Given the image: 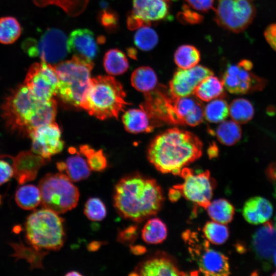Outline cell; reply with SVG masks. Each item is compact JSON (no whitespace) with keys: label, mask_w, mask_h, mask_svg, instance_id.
<instances>
[{"label":"cell","mask_w":276,"mask_h":276,"mask_svg":"<svg viewBox=\"0 0 276 276\" xmlns=\"http://www.w3.org/2000/svg\"><path fill=\"white\" fill-rule=\"evenodd\" d=\"M1 109L7 128L29 137L36 128L54 121L57 105L54 99L45 102L38 100L24 83L10 90Z\"/></svg>","instance_id":"cell-1"},{"label":"cell","mask_w":276,"mask_h":276,"mask_svg":"<svg viewBox=\"0 0 276 276\" xmlns=\"http://www.w3.org/2000/svg\"><path fill=\"white\" fill-rule=\"evenodd\" d=\"M164 196L153 178L138 173L122 178L116 184L113 205L124 218L140 222L156 215L161 209Z\"/></svg>","instance_id":"cell-2"},{"label":"cell","mask_w":276,"mask_h":276,"mask_svg":"<svg viewBox=\"0 0 276 276\" xmlns=\"http://www.w3.org/2000/svg\"><path fill=\"white\" fill-rule=\"evenodd\" d=\"M202 143L194 134L177 128L157 135L147 151L149 161L163 173L179 175L182 169L201 157Z\"/></svg>","instance_id":"cell-3"},{"label":"cell","mask_w":276,"mask_h":276,"mask_svg":"<svg viewBox=\"0 0 276 276\" xmlns=\"http://www.w3.org/2000/svg\"><path fill=\"white\" fill-rule=\"evenodd\" d=\"M146 102L141 106L151 118L179 125L195 126L204 118V108L196 99L188 97H178L163 91L145 94Z\"/></svg>","instance_id":"cell-4"},{"label":"cell","mask_w":276,"mask_h":276,"mask_svg":"<svg viewBox=\"0 0 276 276\" xmlns=\"http://www.w3.org/2000/svg\"><path fill=\"white\" fill-rule=\"evenodd\" d=\"M122 84L111 76L90 78L80 107L100 120L115 118L128 103Z\"/></svg>","instance_id":"cell-5"},{"label":"cell","mask_w":276,"mask_h":276,"mask_svg":"<svg viewBox=\"0 0 276 276\" xmlns=\"http://www.w3.org/2000/svg\"><path fill=\"white\" fill-rule=\"evenodd\" d=\"M25 232L27 242L38 249L58 250L65 241L64 220L44 208L35 210L27 217Z\"/></svg>","instance_id":"cell-6"},{"label":"cell","mask_w":276,"mask_h":276,"mask_svg":"<svg viewBox=\"0 0 276 276\" xmlns=\"http://www.w3.org/2000/svg\"><path fill=\"white\" fill-rule=\"evenodd\" d=\"M59 78L58 94L65 103L80 107L89 84L92 60L74 55L72 58L53 65Z\"/></svg>","instance_id":"cell-7"},{"label":"cell","mask_w":276,"mask_h":276,"mask_svg":"<svg viewBox=\"0 0 276 276\" xmlns=\"http://www.w3.org/2000/svg\"><path fill=\"white\" fill-rule=\"evenodd\" d=\"M38 187L43 208L58 214L72 210L78 204L79 190L65 174H47L40 180Z\"/></svg>","instance_id":"cell-8"},{"label":"cell","mask_w":276,"mask_h":276,"mask_svg":"<svg viewBox=\"0 0 276 276\" xmlns=\"http://www.w3.org/2000/svg\"><path fill=\"white\" fill-rule=\"evenodd\" d=\"M188 245L191 257L203 274L212 276H226L230 274L228 258L222 253L209 247L206 239L200 240L195 233L183 235Z\"/></svg>","instance_id":"cell-9"},{"label":"cell","mask_w":276,"mask_h":276,"mask_svg":"<svg viewBox=\"0 0 276 276\" xmlns=\"http://www.w3.org/2000/svg\"><path fill=\"white\" fill-rule=\"evenodd\" d=\"M22 48L30 57H39L42 61L53 65L61 62L70 53L65 34L56 28L46 30L38 40L26 39Z\"/></svg>","instance_id":"cell-10"},{"label":"cell","mask_w":276,"mask_h":276,"mask_svg":"<svg viewBox=\"0 0 276 276\" xmlns=\"http://www.w3.org/2000/svg\"><path fill=\"white\" fill-rule=\"evenodd\" d=\"M215 10L218 26L235 33L244 31L256 14L252 0H218Z\"/></svg>","instance_id":"cell-11"},{"label":"cell","mask_w":276,"mask_h":276,"mask_svg":"<svg viewBox=\"0 0 276 276\" xmlns=\"http://www.w3.org/2000/svg\"><path fill=\"white\" fill-rule=\"evenodd\" d=\"M59 78L53 65L42 61L31 65L24 84L38 100L48 101L58 94Z\"/></svg>","instance_id":"cell-12"},{"label":"cell","mask_w":276,"mask_h":276,"mask_svg":"<svg viewBox=\"0 0 276 276\" xmlns=\"http://www.w3.org/2000/svg\"><path fill=\"white\" fill-rule=\"evenodd\" d=\"M179 176L183 181L173 188L187 200L206 209L211 202L214 186L209 171L195 174L192 169L185 167Z\"/></svg>","instance_id":"cell-13"},{"label":"cell","mask_w":276,"mask_h":276,"mask_svg":"<svg viewBox=\"0 0 276 276\" xmlns=\"http://www.w3.org/2000/svg\"><path fill=\"white\" fill-rule=\"evenodd\" d=\"M61 132L54 121L33 130L29 137L32 140L31 151L50 160V157L60 153L64 147Z\"/></svg>","instance_id":"cell-14"},{"label":"cell","mask_w":276,"mask_h":276,"mask_svg":"<svg viewBox=\"0 0 276 276\" xmlns=\"http://www.w3.org/2000/svg\"><path fill=\"white\" fill-rule=\"evenodd\" d=\"M211 75H213V72L202 65H197L188 69L179 68L170 81V93L178 97L190 96L198 84Z\"/></svg>","instance_id":"cell-15"},{"label":"cell","mask_w":276,"mask_h":276,"mask_svg":"<svg viewBox=\"0 0 276 276\" xmlns=\"http://www.w3.org/2000/svg\"><path fill=\"white\" fill-rule=\"evenodd\" d=\"M130 275H185L175 261L163 252H157L139 263Z\"/></svg>","instance_id":"cell-16"},{"label":"cell","mask_w":276,"mask_h":276,"mask_svg":"<svg viewBox=\"0 0 276 276\" xmlns=\"http://www.w3.org/2000/svg\"><path fill=\"white\" fill-rule=\"evenodd\" d=\"M4 156L12 159L13 176L19 185L33 180L39 170L49 160L32 151H21L15 156Z\"/></svg>","instance_id":"cell-17"},{"label":"cell","mask_w":276,"mask_h":276,"mask_svg":"<svg viewBox=\"0 0 276 276\" xmlns=\"http://www.w3.org/2000/svg\"><path fill=\"white\" fill-rule=\"evenodd\" d=\"M69 52L74 53L90 60L99 52V48L94 33L86 29H79L71 32L67 39Z\"/></svg>","instance_id":"cell-18"},{"label":"cell","mask_w":276,"mask_h":276,"mask_svg":"<svg viewBox=\"0 0 276 276\" xmlns=\"http://www.w3.org/2000/svg\"><path fill=\"white\" fill-rule=\"evenodd\" d=\"M133 13L151 23L168 18L171 0H133Z\"/></svg>","instance_id":"cell-19"},{"label":"cell","mask_w":276,"mask_h":276,"mask_svg":"<svg viewBox=\"0 0 276 276\" xmlns=\"http://www.w3.org/2000/svg\"><path fill=\"white\" fill-rule=\"evenodd\" d=\"M252 246L261 259L268 260L276 250V228L271 222L257 230L252 236Z\"/></svg>","instance_id":"cell-20"},{"label":"cell","mask_w":276,"mask_h":276,"mask_svg":"<svg viewBox=\"0 0 276 276\" xmlns=\"http://www.w3.org/2000/svg\"><path fill=\"white\" fill-rule=\"evenodd\" d=\"M273 208L266 199L255 196L248 199L244 203L242 213L244 219L252 224L266 222L272 216Z\"/></svg>","instance_id":"cell-21"},{"label":"cell","mask_w":276,"mask_h":276,"mask_svg":"<svg viewBox=\"0 0 276 276\" xmlns=\"http://www.w3.org/2000/svg\"><path fill=\"white\" fill-rule=\"evenodd\" d=\"M130 109L122 116V122L125 130L132 133L149 132L154 128L151 121V117L143 108Z\"/></svg>","instance_id":"cell-22"},{"label":"cell","mask_w":276,"mask_h":276,"mask_svg":"<svg viewBox=\"0 0 276 276\" xmlns=\"http://www.w3.org/2000/svg\"><path fill=\"white\" fill-rule=\"evenodd\" d=\"M9 244L14 251L11 256L14 257L16 261L26 260L30 264L31 269L43 268L42 261L48 252L32 246H27L21 241L19 243H11Z\"/></svg>","instance_id":"cell-23"},{"label":"cell","mask_w":276,"mask_h":276,"mask_svg":"<svg viewBox=\"0 0 276 276\" xmlns=\"http://www.w3.org/2000/svg\"><path fill=\"white\" fill-rule=\"evenodd\" d=\"M224 86L221 81L210 76L203 79L195 88L193 95L199 100L209 102L224 95Z\"/></svg>","instance_id":"cell-24"},{"label":"cell","mask_w":276,"mask_h":276,"mask_svg":"<svg viewBox=\"0 0 276 276\" xmlns=\"http://www.w3.org/2000/svg\"><path fill=\"white\" fill-rule=\"evenodd\" d=\"M157 82L156 73L149 66H141L135 69L131 76L132 86L137 90L145 94L152 91L156 86Z\"/></svg>","instance_id":"cell-25"},{"label":"cell","mask_w":276,"mask_h":276,"mask_svg":"<svg viewBox=\"0 0 276 276\" xmlns=\"http://www.w3.org/2000/svg\"><path fill=\"white\" fill-rule=\"evenodd\" d=\"M206 210L213 221L224 224L231 222L235 214L234 206L225 199L211 201Z\"/></svg>","instance_id":"cell-26"},{"label":"cell","mask_w":276,"mask_h":276,"mask_svg":"<svg viewBox=\"0 0 276 276\" xmlns=\"http://www.w3.org/2000/svg\"><path fill=\"white\" fill-rule=\"evenodd\" d=\"M103 65L106 72L111 76L122 74L129 68L128 61L125 54L118 49H112L106 52Z\"/></svg>","instance_id":"cell-27"},{"label":"cell","mask_w":276,"mask_h":276,"mask_svg":"<svg viewBox=\"0 0 276 276\" xmlns=\"http://www.w3.org/2000/svg\"><path fill=\"white\" fill-rule=\"evenodd\" d=\"M15 200L17 204L24 210L34 209L41 201L39 187L37 188L33 185H26L20 187L16 191Z\"/></svg>","instance_id":"cell-28"},{"label":"cell","mask_w":276,"mask_h":276,"mask_svg":"<svg viewBox=\"0 0 276 276\" xmlns=\"http://www.w3.org/2000/svg\"><path fill=\"white\" fill-rule=\"evenodd\" d=\"M167 236L166 225L158 218L149 219L142 230V238L148 244L162 243L166 239Z\"/></svg>","instance_id":"cell-29"},{"label":"cell","mask_w":276,"mask_h":276,"mask_svg":"<svg viewBox=\"0 0 276 276\" xmlns=\"http://www.w3.org/2000/svg\"><path fill=\"white\" fill-rule=\"evenodd\" d=\"M90 168L79 154L67 158L65 162V171L72 181L77 182L88 177Z\"/></svg>","instance_id":"cell-30"},{"label":"cell","mask_w":276,"mask_h":276,"mask_svg":"<svg viewBox=\"0 0 276 276\" xmlns=\"http://www.w3.org/2000/svg\"><path fill=\"white\" fill-rule=\"evenodd\" d=\"M216 135L222 144L232 146L241 139L242 130L238 123L234 121H223L217 128Z\"/></svg>","instance_id":"cell-31"},{"label":"cell","mask_w":276,"mask_h":276,"mask_svg":"<svg viewBox=\"0 0 276 276\" xmlns=\"http://www.w3.org/2000/svg\"><path fill=\"white\" fill-rule=\"evenodd\" d=\"M200 59V53L194 46L184 44L175 51L174 60L175 64L182 69H188L197 65Z\"/></svg>","instance_id":"cell-32"},{"label":"cell","mask_w":276,"mask_h":276,"mask_svg":"<svg viewBox=\"0 0 276 276\" xmlns=\"http://www.w3.org/2000/svg\"><path fill=\"white\" fill-rule=\"evenodd\" d=\"M254 108L251 103L244 98L233 100L229 106V114L238 124H245L253 118Z\"/></svg>","instance_id":"cell-33"},{"label":"cell","mask_w":276,"mask_h":276,"mask_svg":"<svg viewBox=\"0 0 276 276\" xmlns=\"http://www.w3.org/2000/svg\"><path fill=\"white\" fill-rule=\"evenodd\" d=\"M21 28L18 20L12 16L0 18V43L10 44L20 36Z\"/></svg>","instance_id":"cell-34"},{"label":"cell","mask_w":276,"mask_h":276,"mask_svg":"<svg viewBox=\"0 0 276 276\" xmlns=\"http://www.w3.org/2000/svg\"><path fill=\"white\" fill-rule=\"evenodd\" d=\"M229 114V106L223 99L211 101L204 108V118L209 122L223 121Z\"/></svg>","instance_id":"cell-35"},{"label":"cell","mask_w":276,"mask_h":276,"mask_svg":"<svg viewBox=\"0 0 276 276\" xmlns=\"http://www.w3.org/2000/svg\"><path fill=\"white\" fill-rule=\"evenodd\" d=\"M202 232L209 242L216 245L224 243L229 236V231L225 224L213 220L205 224Z\"/></svg>","instance_id":"cell-36"},{"label":"cell","mask_w":276,"mask_h":276,"mask_svg":"<svg viewBox=\"0 0 276 276\" xmlns=\"http://www.w3.org/2000/svg\"><path fill=\"white\" fill-rule=\"evenodd\" d=\"M158 35L149 26L139 28L134 36V42L140 50L148 51L153 49L158 42Z\"/></svg>","instance_id":"cell-37"},{"label":"cell","mask_w":276,"mask_h":276,"mask_svg":"<svg viewBox=\"0 0 276 276\" xmlns=\"http://www.w3.org/2000/svg\"><path fill=\"white\" fill-rule=\"evenodd\" d=\"M80 153L85 156L90 169L93 171L100 172L106 169L107 160L103 150H95L87 145H81L79 148Z\"/></svg>","instance_id":"cell-38"},{"label":"cell","mask_w":276,"mask_h":276,"mask_svg":"<svg viewBox=\"0 0 276 276\" xmlns=\"http://www.w3.org/2000/svg\"><path fill=\"white\" fill-rule=\"evenodd\" d=\"M106 208L103 201L98 198L93 197L85 204L84 213L92 221H101L106 215Z\"/></svg>","instance_id":"cell-39"},{"label":"cell","mask_w":276,"mask_h":276,"mask_svg":"<svg viewBox=\"0 0 276 276\" xmlns=\"http://www.w3.org/2000/svg\"><path fill=\"white\" fill-rule=\"evenodd\" d=\"M177 18L182 24L194 25L201 22L203 17L201 14L192 10L190 7L184 5L182 7V11L177 14Z\"/></svg>","instance_id":"cell-40"},{"label":"cell","mask_w":276,"mask_h":276,"mask_svg":"<svg viewBox=\"0 0 276 276\" xmlns=\"http://www.w3.org/2000/svg\"><path fill=\"white\" fill-rule=\"evenodd\" d=\"M101 25L107 30L113 31L117 29L118 25V17L112 10L104 9L99 15Z\"/></svg>","instance_id":"cell-41"},{"label":"cell","mask_w":276,"mask_h":276,"mask_svg":"<svg viewBox=\"0 0 276 276\" xmlns=\"http://www.w3.org/2000/svg\"><path fill=\"white\" fill-rule=\"evenodd\" d=\"M190 7L202 12H206L213 8L214 0H186Z\"/></svg>","instance_id":"cell-42"},{"label":"cell","mask_w":276,"mask_h":276,"mask_svg":"<svg viewBox=\"0 0 276 276\" xmlns=\"http://www.w3.org/2000/svg\"><path fill=\"white\" fill-rule=\"evenodd\" d=\"M13 176L12 166L7 162L0 160V186L8 181Z\"/></svg>","instance_id":"cell-43"},{"label":"cell","mask_w":276,"mask_h":276,"mask_svg":"<svg viewBox=\"0 0 276 276\" xmlns=\"http://www.w3.org/2000/svg\"><path fill=\"white\" fill-rule=\"evenodd\" d=\"M136 226H130L120 231L117 237L118 242L126 243L133 241L136 236Z\"/></svg>","instance_id":"cell-44"},{"label":"cell","mask_w":276,"mask_h":276,"mask_svg":"<svg viewBox=\"0 0 276 276\" xmlns=\"http://www.w3.org/2000/svg\"><path fill=\"white\" fill-rule=\"evenodd\" d=\"M151 23L148 22L141 17L135 15L133 13L129 14L127 17V24L129 29L134 30L139 28L150 26Z\"/></svg>","instance_id":"cell-45"},{"label":"cell","mask_w":276,"mask_h":276,"mask_svg":"<svg viewBox=\"0 0 276 276\" xmlns=\"http://www.w3.org/2000/svg\"><path fill=\"white\" fill-rule=\"evenodd\" d=\"M264 36L271 48L276 51V24L267 27L264 32Z\"/></svg>","instance_id":"cell-46"},{"label":"cell","mask_w":276,"mask_h":276,"mask_svg":"<svg viewBox=\"0 0 276 276\" xmlns=\"http://www.w3.org/2000/svg\"><path fill=\"white\" fill-rule=\"evenodd\" d=\"M267 177L271 181L276 182V163L271 164L266 171Z\"/></svg>","instance_id":"cell-47"},{"label":"cell","mask_w":276,"mask_h":276,"mask_svg":"<svg viewBox=\"0 0 276 276\" xmlns=\"http://www.w3.org/2000/svg\"><path fill=\"white\" fill-rule=\"evenodd\" d=\"M181 196L180 192L177 189L173 188L169 191V197L172 201H177Z\"/></svg>","instance_id":"cell-48"},{"label":"cell","mask_w":276,"mask_h":276,"mask_svg":"<svg viewBox=\"0 0 276 276\" xmlns=\"http://www.w3.org/2000/svg\"><path fill=\"white\" fill-rule=\"evenodd\" d=\"M103 244H104V242L93 241L87 245V249L89 251H96Z\"/></svg>","instance_id":"cell-49"},{"label":"cell","mask_w":276,"mask_h":276,"mask_svg":"<svg viewBox=\"0 0 276 276\" xmlns=\"http://www.w3.org/2000/svg\"><path fill=\"white\" fill-rule=\"evenodd\" d=\"M238 65L244 69L249 71H250L253 67L252 62L250 60L247 59H243L241 60Z\"/></svg>","instance_id":"cell-50"},{"label":"cell","mask_w":276,"mask_h":276,"mask_svg":"<svg viewBox=\"0 0 276 276\" xmlns=\"http://www.w3.org/2000/svg\"><path fill=\"white\" fill-rule=\"evenodd\" d=\"M130 249L135 255L142 254L144 251V248L140 246H130Z\"/></svg>","instance_id":"cell-51"},{"label":"cell","mask_w":276,"mask_h":276,"mask_svg":"<svg viewBox=\"0 0 276 276\" xmlns=\"http://www.w3.org/2000/svg\"><path fill=\"white\" fill-rule=\"evenodd\" d=\"M210 150V151L209 152L210 157H214L218 155V148L215 145L211 146Z\"/></svg>","instance_id":"cell-52"},{"label":"cell","mask_w":276,"mask_h":276,"mask_svg":"<svg viewBox=\"0 0 276 276\" xmlns=\"http://www.w3.org/2000/svg\"><path fill=\"white\" fill-rule=\"evenodd\" d=\"M128 56L133 59H136L137 52L134 48H128L127 50Z\"/></svg>","instance_id":"cell-53"},{"label":"cell","mask_w":276,"mask_h":276,"mask_svg":"<svg viewBox=\"0 0 276 276\" xmlns=\"http://www.w3.org/2000/svg\"><path fill=\"white\" fill-rule=\"evenodd\" d=\"M73 4H75L76 0H71ZM45 4H54L58 5L59 0H43V2Z\"/></svg>","instance_id":"cell-54"},{"label":"cell","mask_w":276,"mask_h":276,"mask_svg":"<svg viewBox=\"0 0 276 276\" xmlns=\"http://www.w3.org/2000/svg\"><path fill=\"white\" fill-rule=\"evenodd\" d=\"M82 274L77 271H70L67 273L65 275H81Z\"/></svg>","instance_id":"cell-55"},{"label":"cell","mask_w":276,"mask_h":276,"mask_svg":"<svg viewBox=\"0 0 276 276\" xmlns=\"http://www.w3.org/2000/svg\"><path fill=\"white\" fill-rule=\"evenodd\" d=\"M273 262H274V264L275 266H276V250L274 252V253L273 254Z\"/></svg>","instance_id":"cell-56"},{"label":"cell","mask_w":276,"mask_h":276,"mask_svg":"<svg viewBox=\"0 0 276 276\" xmlns=\"http://www.w3.org/2000/svg\"><path fill=\"white\" fill-rule=\"evenodd\" d=\"M2 202V196L0 195V204Z\"/></svg>","instance_id":"cell-57"},{"label":"cell","mask_w":276,"mask_h":276,"mask_svg":"<svg viewBox=\"0 0 276 276\" xmlns=\"http://www.w3.org/2000/svg\"><path fill=\"white\" fill-rule=\"evenodd\" d=\"M272 275H276V272L272 274Z\"/></svg>","instance_id":"cell-58"}]
</instances>
